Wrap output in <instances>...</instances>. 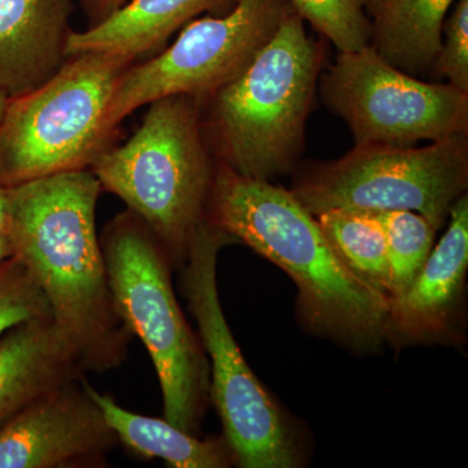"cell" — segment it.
Segmentation results:
<instances>
[{"instance_id":"1","label":"cell","mask_w":468,"mask_h":468,"mask_svg":"<svg viewBox=\"0 0 468 468\" xmlns=\"http://www.w3.org/2000/svg\"><path fill=\"white\" fill-rule=\"evenodd\" d=\"M101 190L90 168L8 187V237L85 371L104 374L125 362L134 335L117 313L95 227Z\"/></svg>"},{"instance_id":"2","label":"cell","mask_w":468,"mask_h":468,"mask_svg":"<svg viewBox=\"0 0 468 468\" xmlns=\"http://www.w3.org/2000/svg\"><path fill=\"white\" fill-rule=\"evenodd\" d=\"M206 220L294 280L307 328L354 349L383 343L389 301L345 266L292 190L217 162Z\"/></svg>"},{"instance_id":"3","label":"cell","mask_w":468,"mask_h":468,"mask_svg":"<svg viewBox=\"0 0 468 468\" xmlns=\"http://www.w3.org/2000/svg\"><path fill=\"white\" fill-rule=\"evenodd\" d=\"M323 63V46L292 8L250 66L198 101L203 134L215 160L258 180L294 168Z\"/></svg>"},{"instance_id":"4","label":"cell","mask_w":468,"mask_h":468,"mask_svg":"<svg viewBox=\"0 0 468 468\" xmlns=\"http://www.w3.org/2000/svg\"><path fill=\"white\" fill-rule=\"evenodd\" d=\"M90 171L143 218L174 270L186 261L206 220L217 160L203 134L198 101L169 95L149 103L143 124L122 146L107 149Z\"/></svg>"},{"instance_id":"5","label":"cell","mask_w":468,"mask_h":468,"mask_svg":"<svg viewBox=\"0 0 468 468\" xmlns=\"http://www.w3.org/2000/svg\"><path fill=\"white\" fill-rule=\"evenodd\" d=\"M100 239L117 313L158 375L165 420L198 436L209 405V363L176 298L167 252L131 209L116 215Z\"/></svg>"},{"instance_id":"6","label":"cell","mask_w":468,"mask_h":468,"mask_svg":"<svg viewBox=\"0 0 468 468\" xmlns=\"http://www.w3.org/2000/svg\"><path fill=\"white\" fill-rule=\"evenodd\" d=\"M234 242L233 237L205 220L180 268L181 291L209 356V401L220 417L237 466L300 467L302 452L294 424L252 374L218 298V252Z\"/></svg>"},{"instance_id":"7","label":"cell","mask_w":468,"mask_h":468,"mask_svg":"<svg viewBox=\"0 0 468 468\" xmlns=\"http://www.w3.org/2000/svg\"><path fill=\"white\" fill-rule=\"evenodd\" d=\"M131 64L115 55H77L45 84L9 98L0 124V184L90 168L110 149L115 132L107 126V106Z\"/></svg>"},{"instance_id":"8","label":"cell","mask_w":468,"mask_h":468,"mask_svg":"<svg viewBox=\"0 0 468 468\" xmlns=\"http://www.w3.org/2000/svg\"><path fill=\"white\" fill-rule=\"evenodd\" d=\"M468 187V134L421 149L356 146L343 158L313 163L292 193L314 217L335 208L412 211L436 230Z\"/></svg>"},{"instance_id":"9","label":"cell","mask_w":468,"mask_h":468,"mask_svg":"<svg viewBox=\"0 0 468 468\" xmlns=\"http://www.w3.org/2000/svg\"><path fill=\"white\" fill-rule=\"evenodd\" d=\"M292 8L289 0H239L226 15L190 21L174 45L117 77L107 126L115 132L135 110L169 95L205 101L250 66Z\"/></svg>"},{"instance_id":"10","label":"cell","mask_w":468,"mask_h":468,"mask_svg":"<svg viewBox=\"0 0 468 468\" xmlns=\"http://www.w3.org/2000/svg\"><path fill=\"white\" fill-rule=\"evenodd\" d=\"M319 85L323 101L349 126L356 146L406 147L468 134V92L410 76L371 45L338 51Z\"/></svg>"},{"instance_id":"11","label":"cell","mask_w":468,"mask_h":468,"mask_svg":"<svg viewBox=\"0 0 468 468\" xmlns=\"http://www.w3.org/2000/svg\"><path fill=\"white\" fill-rule=\"evenodd\" d=\"M82 378L45 394L0 427V468L106 466L119 439Z\"/></svg>"},{"instance_id":"12","label":"cell","mask_w":468,"mask_h":468,"mask_svg":"<svg viewBox=\"0 0 468 468\" xmlns=\"http://www.w3.org/2000/svg\"><path fill=\"white\" fill-rule=\"evenodd\" d=\"M448 229L414 282L389 301L385 340L394 346L443 343L461 320L468 270V197L449 212Z\"/></svg>"},{"instance_id":"13","label":"cell","mask_w":468,"mask_h":468,"mask_svg":"<svg viewBox=\"0 0 468 468\" xmlns=\"http://www.w3.org/2000/svg\"><path fill=\"white\" fill-rule=\"evenodd\" d=\"M73 0H0V90L18 97L67 60Z\"/></svg>"},{"instance_id":"14","label":"cell","mask_w":468,"mask_h":468,"mask_svg":"<svg viewBox=\"0 0 468 468\" xmlns=\"http://www.w3.org/2000/svg\"><path fill=\"white\" fill-rule=\"evenodd\" d=\"M85 374L79 353L52 316L12 326L0 335V427Z\"/></svg>"},{"instance_id":"15","label":"cell","mask_w":468,"mask_h":468,"mask_svg":"<svg viewBox=\"0 0 468 468\" xmlns=\"http://www.w3.org/2000/svg\"><path fill=\"white\" fill-rule=\"evenodd\" d=\"M239 0H126L109 17L68 37L66 57L109 54L134 63L159 50L172 34L203 12L215 16L232 11Z\"/></svg>"},{"instance_id":"16","label":"cell","mask_w":468,"mask_h":468,"mask_svg":"<svg viewBox=\"0 0 468 468\" xmlns=\"http://www.w3.org/2000/svg\"><path fill=\"white\" fill-rule=\"evenodd\" d=\"M457 0H367L371 46L385 61L408 73H432L443 21Z\"/></svg>"},{"instance_id":"17","label":"cell","mask_w":468,"mask_h":468,"mask_svg":"<svg viewBox=\"0 0 468 468\" xmlns=\"http://www.w3.org/2000/svg\"><path fill=\"white\" fill-rule=\"evenodd\" d=\"M82 385L103 412L119 442L144 458H160L172 468H227L236 464L229 443L221 437L201 440L165 419L144 417L119 405L86 378Z\"/></svg>"},{"instance_id":"18","label":"cell","mask_w":468,"mask_h":468,"mask_svg":"<svg viewBox=\"0 0 468 468\" xmlns=\"http://www.w3.org/2000/svg\"><path fill=\"white\" fill-rule=\"evenodd\" d=\"M315 218L345 266L389 301L387 234L377 212L335 208Z\"/></svg>"},{"instance_id":"19","label":"cell","mask_w":468,"mask_h":468,"mask_svg":"<svg viewBox=\"0 0 468 468\" xmlns=\"http://www.w3.org/2000/svg\"><path fill=\"white\" fill-rule=\"evenodd\" d=\"M387 234L389 301L401 297L432 251L437 230L412 211H375Z\"/></svg>"},{"instance_id":"20","label":"cell","mask_w":468,"mask_h":468,"mask_svg":"<svg viewBox=\"0 0 468 468\" xmlns=\"http://www.w3.org/2000/svg\"><path fill=\"white\" fill-rule=\"evenodd\" d=\"M304 21L334 43L338 51H358L371 45L367 0H289Z\"/></svg>"},{"instance_id":"21","label":"cell","mask_w":468,"mask_h":468,"mask_svg":"<svg viewBox=\"0 0 468 468\" xmlns=\"http://www.w3.org/2000/svg\"><path fill=\"white\" fill-rule=\"evenodd\" d=\"M50 306L26 267L12 257L0 264V335L27 320L48 318Z\"/></svg>"},{"instance_id":"22","label":"cell","mask_w":468,"mask_h":468,"mask_svg":"<svg viewBox=\"0 0 468 468\" xmlns=\"http://www.w3.org/2000/svg\"><path fill=\"white\" fill-rule=\"evenodd\" d=\"M431 76L468 92V0H457L443 21L441 48Z\"/></svg>"},{"instance_id":"23","label":"cell","mask_w":468,"mask_h":468,"mask_svg":"<svg viewBox=\"0 0 468 468\" xmlns=\"http://www.w3.org/2000/svg\"><path fill=\"white\" fill-rule=\"evenodd\" d=\"M125 2L126 0H80L85 17L88 18L89 27L101 23Z\"/></svg>"},{"instance_id":"24","label":"cell","mask_w":468,"mask_h":468,"mask_svg":"<svg viewBox=\"0 0 468 468\" xmlns=\"http://www.w3.org/2000/svg\"><path fill=\"white\" fill-rule=\"evenodd\" d=\"M9 198L8 187L0 184V234H8Z\"/></svg>"},{"instance_id":"25","label":"cell","mask_w":468,"mask_h":468,"mask_svg":"<svg viewBox=\"0 0 468 468\" xmlns=\"http://www.w3.org/2000/svg\"><path fill=\"white\" fill-rule=\"evenodd\" d=\"M12 257H14V249L8 234H0V264Z\"/></svg>"},{"instance_id":"26","label":"cell","mask_w":468,"mask_h":468,"mask_svg":"<svg viewBox=\"0 0 468 468\" xmlns=\"http://www.w3.org/2000/svg\"><path fill=\"white\" fill-rule=\"evenodd\" d=\"M9 97L5 91L0 90V124H2L3 116H5V110H7Z\"/></svg>"}]
</instances>
